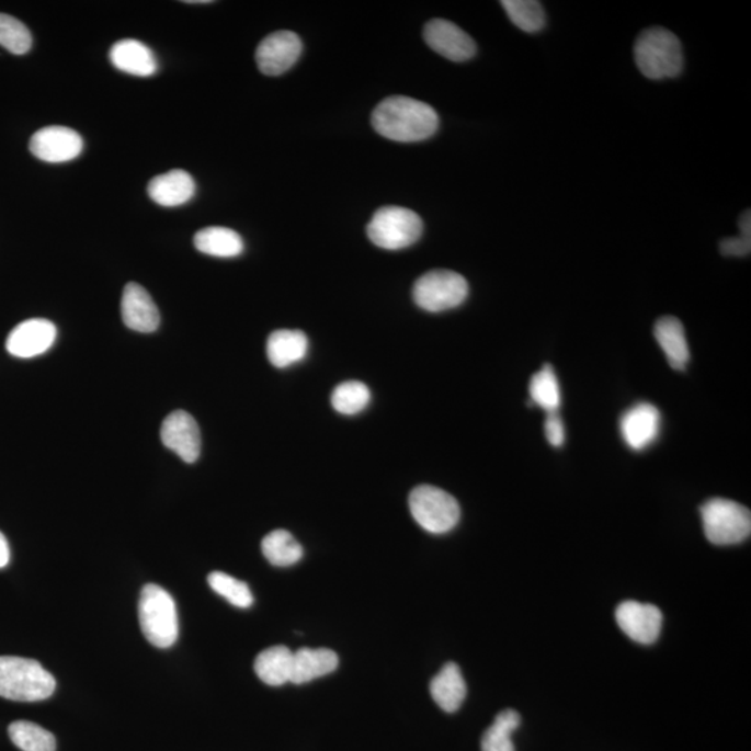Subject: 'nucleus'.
<instances>
[{
	"mask_svg": "<svg viewBox=\"0 0 751 751\" xmlns=\"http://www.w3.org/2000/svg\"><path fill=\"white\" fill-rule=\"evenodd\" d=\"M372 126L391 141L419 143L436 134L439 116L428 103L394 95L373 111Z\"/></svg>",
	"mask_w": 751,
	"mask_h": 751,
	"instance_id": "obj_1",
	"label": "nucleus"
},
{
	"mask_svg": "<svg viewBox=\"0 0 751 751\" xmlns=\"http://www.w3.org/2000/svg\"><path fill=\"white\" fill-rule=\"evenodd\" d=\"M54 675L38 661L0 657V697L13 702H41L55 693Z\"/></svg>",
	"mask_w": 751,
	"mask_h": 751,
	"instance_id": "obj_2",
	"label": "nucleus"
},
{
	"mask_svg": "<svg viewBox=\"0 0 751 751\" xmlns=\"http://www.w3.org/2000/svg\"><path fill=\"white\" fill-rule=\"evenodd\" d=\"M635 61L641 75L650 80L672 79L683 69L681 41L662 27L647 29L637 36Z\"/></svg>",
	"mask_w": 751,
	"mask_h": 751,
	"instance_id": "obj_3",
	"label": "nucleus"
},
{
	"mask_svg": "<svg viewBox=\"0 0 751 751\" xmlns=\"http://www.w3.org/2000/svg\"><path fill=\"white\" fill-rule=\"evenodd\" d=\"M139 625L150 645L169 649L179 639V615L169 592L158 584L144 587L138 603Z\"/></svg>",
	"mask_w": 751,
	"mask_h": 751,
	"instance_id": "obj_4",
	"label": "nucleus"
},
{
	"mask_svg": "<svg viewBox=\"0 0 751 751\" xmlns=\"http://www.w3.org/2000/svg\"><path fill=\"white\" fill-rule=\"evenodd\" d=\"M367 237L376 247L400 251L422 237L423 221L413 210L401 206H383L367 225Z\"/></svg>",
	"mask_w": 751,
	"mask_h": 751,
	"instance_id": "obj_5",
	"label": "nucleus"
},
{
	"mask_svg": "<svg viewBox=\"0 0 751 751\" xmlns=\"http://www.w3.org/2000/svg\"><path fill=\"white\" fill-rule=\"evenodd\" d=\"M701 514L707 541L716 546H733L750 536L751 514L739 502L712 499L704 502Z\"/></svg>",
	"mask_w": 751,
	"mask_h": 751,
	"instance_id": "obj_6",
	"label": "nucleus"
},
{
	"mask_svg": "<svg viewBox=\"0 0 751 751\" xmlns=\"http://www.w3.org/2000/svg\"><path fill=\"white\" fill-rule=\"evenodd\" d=\"M409 510L418 525L433 535L453 531L460 517L458 501L447 491L429 485L418 486L412 490Z\"/></svg>",
	"mask_w": 751,
	"mask_h": 751,
	"instance_id": "obj_7",
	"label": "nucleus"
},
{
	"mask_svg": "<svg viewBox=\"0 0 751 751\" xmlns=\"http://www.w3.org/2000/svg\"><path fill=\"white\" fill-rule=\"evenodd\" d=\"M469 286L464 276L451 271L423 274L413 286V300L419 308L439 314L459 307L468 298Z\"/></svg>",
	"mask_w": 751,
	"mask_h": 751,
	"instance_id": "obj_8",
	"label": "nucleus"
},
{
	"mask_svg": "<svg viewBox=\"0 0 751 751\" xmlns=\"http://www.w3.org/2000/svg\"><path fill=\"white\" fill-rule=\"evenodd\" d=\"M303 41L293 31L268 35L257 49V65L265 76H282L297 64L303 54Z\"/></svg>",
	"mask_w": 751,
	"mask_h": 751,
	"instance_id": "obj_9",
	"label": "nucleus"
},
{
	"mask_svg": "<svg viewBox=\"0 0 751 751\" xmlns=\"http://www.w3.org/2000/svg\"><path fill=\"white\" fill-rule=\"evenodd\" d=\"M84 141L75 129L64 126L41 128L31 138L30 150L35 158L48 163H65L79 158Z\"/></svg>",
	"mask_w": 751,
	"mask_h": 751,
	"instance_id": "obj_10",
	"label": "nucleus"
},
{
	"mask_svg": "<svg viewBox=\"0 0 751 751\" xmlns=\"http://www.w3.org/2000/svg\"><path fill=\"white\" fill-rule=\"evenodd\" d=\"M615 618L624 634L637 644L652 645L660 637L662 613L656 605L624 601L616 608Z\"/></svg>",
	"mask_w": 751,
	"mask_h": 751,
	"instance_id": "obj_11",
	"label": "nucleus"
},
{
	"mask_svg": "<svg viewBox=\"0 0 751 751\" xmlns=\"http://www.w3.org/2000/svg\"><path fill=\"white\" fill-rule=\"evenodd\" d=\"M164 447L172 450L186 464H194L201 455V432L198 423L185 411H174L164 419L160 428Z\"/></svg>",
	"mask_w": 751,
	"mask_h": 751,
	"instance_id": "obj_12",
	"label": "nucleus"
},
{
	"mask_svg": "<svg viewBox=\"0 0 751 751\" xmlns=\"http://www.w3.org/2000/svg\"><path fill=\"white\" fill-rule=\"evenodd\" d=\"M424 41L436 54L451 61H466L476 55V44L458 25L434 19L423 30Z\"/></svg>",
	"mask_w": 751,
	"mask_h": 751,
	"instance_id": "obj_13",
	"label": "nucleus"
},
{
	"mask_svg": "<svg viewBox=\"0 0 751 751\" xmlns=\"http://www.w3.org/2000/svg\"><path fill=\"white\" fill-rule=\"evenodd\" d=\"M58 330L46 319H30L15 326L7 341V350L15 359L30 360L45 354L55 344Z\"/></svg>",
	"mask_w": 751,
	"mask_h": 751,
	"instance_id": "obj_14",
	"label": "nucleus"
},
{
	"mask_svg": "<svg viewBox=\"0 0 751 751\" xmlns=\"http://www.w3.org/2000/svg\"><path fill=\"white\" fill-rule=\"evenodd\" d=\"M661 416L649 402L636 403L621 419V434L628 447L641 451L659 437Z\"/></svg>",
	"mask_w": 751,
	"mask_h": 751,
	"instance_id": "obj_15",
	"label": "nucleus"
},
{
	"mask_svg": "<svg viewBox=\"0 0 751 751\" xmlns=\"http://www.w3.org/2000/svg\"><path fill=\"white\" fill-rule=\"evenodd\" d=\"M123 322L139 333H152L159 328L160 314L147 289L137 283L124 287L122 298Z\"/></svg>",
	"mask_w": 751,
	"mask_h": 751,
	"instance_id": "obj_16",
	"label": "nucleus"
},
{
	"mask_svg": "<svg viewBox=\"0 0 751 751\" xmlns=\"http://www.w3.org/2000/svg\"><path fill=\"white\" fill-rule=\"evenodd\" d=\"M195 181L185 170H170L149 181V198L166 208L181 206L194 198Z\"/></svg>",
	"mask_w": 751,
	"mask_h": 751,
	"instance_id": "obj_17",
	"label": "nucleus"
},
{
	"mask_svg": "<svg viewBox=\"0 0 751 751\" xmlns=\"http://www.w3.org/2000/svg\"><path fill=\"white\" fill-rule=\"evenodd\" d=\"M109 59L117 70L138 77L153 76L158 60L147 45L137 39H122L112 46Z\"/></svg>",
	"mask_w": 751,
	"mask_h": 751,
	"instance_id": "obj_18",
	"label": "nucleus"
},
{
	"mask_svg": "<svg viewBox=\"0 0 751 751\" xmlns=\"http://www.w3.org/2000/svg\"><path fill=\"white\" fill-rule=\"evenodd\" d=\"M655 335L657 343L664 351L668 364L675 371L685 369L691 360V351L681 320L673 316H664L656 323Z\"/></svg>",
	"mask_w": 751,
	"mask_h": 751,
	"instance_id": "obj_19",
	"label": "nucleus"
},
{
	"mask_svg": "<svg viewBox=\"0 0 751 751\" xmlns=\"http://www.w3.org/2000/svg\"><path fill=\"white\" fill-rule=\"evenodd\" d=\"M433 701L445 713L458 712L466 697V682L455 662H448L430 682Z\"/></svg>",
	"mask_w": 751,
	"mask_h": 751,
	"instance_id": "obj_20",
	"label": "nucleus"
},
{
	"mask_svg": "<svg viewBox=\"0 0 751 751\" xmlns=\"http://www.w3.org/2000/svg\"><path fill=\"white\" fill-rule=\"evenodd\" d=\"M308 337L300 330H277L269 337L268 359L278 369L298 364L308 354Z\"/></svg>",
	"mask_w": 751,
	"mask_h": 751,
	"instance_id": "obj_21",
	"label": "nucleus"
},
{
	"mask_svg": "<svg viewBox=\"0 0 751 751\" xmlns=\"http://www.w3.org/2000/svg\"><path fill=\"white\" fill-rule=\"evenodd\" d=\"M339 667V657L329 649H300L294 652L292 680L295 685H303L318 678L329 675Z\"/></svg>",
	"mask_w": 751,
	"mask_h": 751,
	"instance_id": "obj_22",
	"label": "nucleus"
},
{
	"mask_svg": "<svg viewBox=\"0 0 751 751\" xmlns=\"http://www.w3.org/2000/svg\"><path fill=\"white\" fill-rule=\"evenodd\" d=\"M294 652L286 646L269 647L257 657L255 672L269 686H282L292 680Z\"/></svg>",
	"mask_w": 751,
	"mask_h": 751,
	"instance_id": "obj_23",
	"label": "nucleus"
},
{
	"mask_svg": "<svg viewBox=\"0 0 751 751\" xmlns=\"http://www.w3.org/2000/svg\"><path fill=\"white\" fill-rule=\"evenodd\" d=\"M196 250L216 258H236L243 251L240 235L227 227H205L194 237Z\"/></svg>",
	"mask_w": 751,
	"mask_h": 751,
	"instance_id": "obj_24",
	"label": "nucleus"
},
{
	"mask_svg": "<svg viewBox=\"0 0 751 751\" xmlns=\"http://www.w3.org/2000/svg\"><path fill=\"white\" fill-rule=\"evenodd\" d=\"M262 553L274 567H292L303 558L304 548L292 533L277 530L263 538Z\"/></svg>",
	"mask_w": 751,
	"mask_h": 751,
	"instance_id": "obj_25",
	"label": "nucleus"
},
{
	"mask_svg": "<svg viewBox=\"0 0 751 751\" xmlns=\"http://www.w3.org/2000/svg\"><path fill=\"white\" fill-rule=\"evenodd\" d=\"M520 725L521 716L515 709L501 712L481 738V751H515L512 733Z\"/></svg>",
	"mask_w": 751,
	"mask_h": 751,
	"instance_id": "obj_26",
	"label": "nucleus"
},
{
	"mask_svg": "<svg viewBox=\"0 0 751 751\" xmlns=\"http://www.w3.org/2000/svg\"><path fill=\"white\" fill-rule=\"evenodd\" d=\"M530 394L532 402L547 413L558 411L561 406V391L556 372L550 365H544L542 371L532 376Z\"/></svg>",
	"mask_w": 751,
	"mask_h": 751,
	"instance_id": "obj_27",
	"label": "nucleus"
},
{
	"mask_svg": "<svg viewBox=\"0 0 751 751\" xmlns=\"http://www.w3.org/2000/svg\"><path fill=\"white\" fill-rule=\"evenodd\" d=\"M9 737L23 751H56V739L49 730L30 721L10 724Z\"/></svg>",
	"mask_w": 751,
	"mask_h": 751,
	"instance_id": "obj_28",
	"label": "nucleus"
},
{
	"mask_svg": "<svg viewBox=\"0 0 751 751\" xmlns=\"http://www.w3.org/2000/svg\"><path fill=\"white\" fill-rule=\"evenodd\" d=\"M501 7L511 22L525 33H537L546 24V13L542 3L536 0H502Z\"/></svg>",
	"mask_w": 751,
	"mask_h": 751,
	"instance_id": "obj_29",
	"label": "nucleus"
},
{
	"mask_svg": "<svg viewBox=\"0 0 751 751\" xmlns=\"http://www.w3.org/2000/svg\"><path fill=\"white\" fill-rule=\"evenodd\" d=\"M371 397V390L364 383L345 382L331 394V406L343 416H356L369 406Z\"/></svg>",
	"mask_w": 751,
	"mask_h": 751,
	"instance_id": "obj_30",
	"label": "nucleus"
},
{
	"mask_svg": "<svg viewBox=\"0 0 751 751\" xmlns=\"http://www.w3.org/2000/svg\"><path fill=\"white\" fill-rule=\"evenodd\" d=\"M208 583L215 593L225 598L235 607L250 608L253 604L251 589L242 580L232 578L225 572H212L208 577Z\"/></svg>",
	"mask_w": 751,
	"mask_h": 751,
	"instance_id": "obj_31",
	"label": "nucleus"
},
{
	"mask_svg": "<svg viewBox=\"0 0 751 751\" xmlns=\"http://www.w3.org/2000/svg\"><path fill=\"white\" fill-rule=\"evenodd\" d=\"M0 46L10 54L24 55L33 46V36L20 20L0 13Z\"/></svg>",
	"mask_w": 751,
	"mask_h": 751,
	"instance_id": "obj_32",
	"label": "nucleus"
},
{
	"mask_svg": "<svg viewBox=\"0 0 751 751\" xmlns=\"http://www.w3.org/2000/svg\"><path fill=\"white\" fill-rule=\"evenodd\" d=\"M544 433L548 443L554 447H561L566 442V426H564L562 419L559 418L558 412H548L546 422H544Z\"/></svg>",
	"mask_w": 751,
	"mask_h": 751,
	"instance_id": "obj_33",
	"label": "nucleus"
},
{
	"mask_svg": "<svg viewBox=\"0 0 751 751\" xmlns=\"http://www.w3.org/2000/svg\"><path fill=\"white\" fill-rule=\"evenodd\" d=\"M719 250H721V253L725 257L750 255L751 238L743 236L725 238V240L719 243Z\"/></svg>",
	"mask_w": 751,
	"mask_h": 751,
	"instance_id": "obj_34",
	"label": "nucleus"
},
{
	"mask_svg": "<svg viewBox=\"0 0 751 751\" xmlns=\"http://www.w3.org/2000/svg\"><path fill=\"white\" fill-rule=\"evenodd\" d=\"M10 561V548L7 537L0 533V568L8 566Z\"/></svg>",
	"mask_w": 751,
	"mask_h": 751,
	"instance_id": "obj_35",
	"label": "nucleus"
},
{
	"mask_svg": "<svg viewBox=\"0 0 751 751\" xmlns=\"http://www.w3.org/2000/svg\"><path fill=\"white\" fill-rule=\"evenodd\" d=\"M740 236L751 238V217L750 210L744 212L743 216L740 217Z\"/></svg>",
	"mask_w": 751,
	"mask_h": 751,
	"instance_id": "obj_36",
	"label": "nucleus"
}]
</instances>
